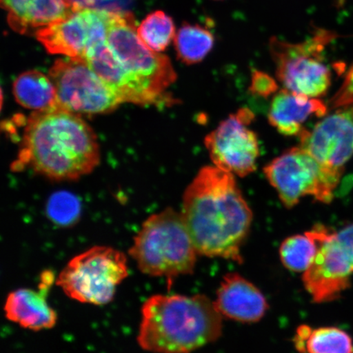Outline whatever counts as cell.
<instances>
[{"label":"cell","instance_id":"obj_1","mask_svg":"<svg viewBox=\"0 0 353 353\" xmlns=\"http://www.w3.org/2000/svg\"><path fill=\"white\" fill-rule=\"evenodd\" d=\"M181 213L198 254L243 262L241 248L253 214L234 174L202 168L185 190Z\"/></svg>","mask_w":353,"mask_h":353},{"label":"cell","instance_id":"obj_2","mask_svg":"<svg viewBox=\"0 0 353 353\" xmlns=\"http://www.w3.org/2000/svg\"><path fill=\"white\" fill-rule=\"evenodd\" d=\"M85 60L123 103H161L176 79L169 57L141 41L131 12H110L107 41L90 48Z\"/></svg>","mask_w":353,"mask_h":353},{"label":"cell","instance_id":"obj_3","mask_svg":"<svg viewBox=\"0 0 353 353\" xmlns=\"http://www.w3.org/2000/svg\"><path fill=\"white\" fill-rule=\"evenodd\" d=\"M94 130L77 113L60 108L35 112L26 121L13 170L25 168L48 179L74 181L99 165Z\"/></svg>","mask_w":353,"mask_h":353},{"label":"cell","instance_id":"obj_4","mask_svg":"<svg viewBox=\"0 0 353 353\" xmlns=\"http://www.w3.org/2000/svg\"><path fill=\"white\" fill-rule=\"evenodd\" d=\"M141 315L137 341L145 351L192 352L222 334V315L203 294L152 295L144 302Z\"/></svg>","mask_w":353,"mask_h":353},{"label":"cell","instance_id":"obj_5","mask_svg":"<svg viewBox=\"0 0 353 353\" xmlns=\"http://www.w3.org/2000/svg\"><path fill=\"white\" fill-rule=\"evenodd\" d=\"M129 254L143 274L170 282L192 274L198 253L182 213L168 208L144 221Z\"/></svg>","mask_w":353,"mask_h":353},{"label":"cell","instance_id":"obj_6","mask_svg":"<svg viewBox=\"0 0 353 353\" xmlns=\"http://www.w3.org/2000/svg\"><path fill=\"white\" fill-rule=\"evenodd\" d=\"M129 276L126 255L108 246H94L70 259L56 280L70 299L92 305L112 301Z\"/></svg>","mask_w":353,"mask_h":353},{"label":"cell","instance_id":"obj_7","mask_svg":"<svg viewBox=\"0 0 353 353\" xmlns=\"http://www.w3.org/2000/svg\"><path fill=\"white\" fill-rule=\"evenodd\" d=\"M334 34L317 29L312 37L300 43L276 37L269 41V51L276 65V76L286 90L319 99L331 85V72L324 63L323 52Z\"/></svg>","mask_w":353,"mask_h":353},{"label":"cell","instance_id":"obj_8","mask_svg":"<svg viewBox=\"0 0 353 353\" xmlns=\"http://www.w3.org/2000/svg\"><path fill=\"white\" fill-rule=\"evenodd\" d=\"M263 172L286 208H292L306 196L330 203L343 173L321 164L299 145L275 158Z\"/></svg>","mask_w":353,"mask_h":353},{"label":"cell","instance_id":"obj_9","mask_svg":"<svg viewBox=\"0 0 353 353\" xmlns=\"http://www.w3.org/2000/svg\"><path fill=\"white\" fill-rule=\"evenodd\" d=\"M319 249L303 282L313 301H332L350 286L353 272V223L339 232L316 225L310 231Z\"/></svg>","mask_w":353,"mask_h":353},{"label":"cell","instance_id":"obj_10","mask_svg":"<svg viewBox=\"0 0 353 353\" xmlns=\"http://www.w3.org/2000/svg\"><path fill=\"white\" fill-rule=\"evenodd\" d=\"M48 76L55 87L57 108L77 114H103L123 103L85 60L72 57L57 60Z\"/></svg>","mask_w":353,"mask_h":353},{"label":"cell","instance_id":"obj_11","mask_svg":"<svg viewBox=\"0 0 353 353\" xmlns=\"http://www.w3.org/2000/svg\"><path fill=\"white\" fill-rule=\"evenodd\" d=\"M110 12L76 1L72 14L37 30L35 37L50 54L85 60L91 48L107 41Z\"/></svg>","mask_w":353,"mask_h":353},{"label":"cell","instance_id":"obj_12","mask_svg":"<svg viewBox=\"0 0 353 353\" xmlns=\"http://www.w3.org/2000/svg\"><path fill=\"white\" fill-rule=\"evenodd\" d=\"M254 119L251 110L241 108L205 137V145L214 165L239 176L255 171L260 148L257 134L250 129Z\"/></svg>","mask_w":353,"mask_h":353},{"label":"cell","instance_id":"obj_13","mask_svg":"<svg viewBox=\"0 0 353 353\" xmlns=\"http://www.w3.org/2000/svg\"><path fill=\"white\" fill-rule=\"evenodd\" d=\"M301 147L321 164L342 170L353 157V105L336 108L299 136Z\"/></svg>","mask_w":353,"mask_h":353},{"label":"cell","instance_id":"obj_14","mask_svg":"<svg viewBox=\"0 0 353 353\" xmlns=\"http://www.w3.org/2000/svg\"><path fill=\"white\" fill-rule=\"evenodd\" d=\"M54 281H56L54 273L44 271L38 290L21 288L8 294L3 307L6 319L30 330L54 328L57 321V313L47 301L48 291Z\"/></svg>","mask_w":353,"mask_h":353},{"label":"cell","instance_id":"obj_15","mask_svg":"<svg viewBox=\"0 0 353 353\" xmlns=\"http://www.w3.org/2000/svg\"><path fill=\"white\" fill-rule=\"evenodd\" d=\"M214 303L221 315L244 323L261 320L268 309L261 291L237 273L223 277Z\"/></svg>","mask_w":353,"mask_h":353},{"label":"cell","instance_id":"obj_16","mask_svg":"<svg viewBox=\"0 0 353 353\" xmlns=\"http://www.w3.org/2000/svg\"><path fill=\"white\" fill-rule=\"evenodd\" d=\"M327 113L328 105L323 101L283 88L273 97L268 117L269 123L280 134L299 136L309 118L324 117Z\"/></svg>","mask_w":353,"mask_h":353},{"label":"cell","instance_id":"obj_17","mask_svg":"<svg viewBox=\"0 0 353 353\" xmlns=\"http://www.w3.org/2000/svg\"><path fill=\"white\" fill-rule=\"evenodd\" d=\"M13 94L22 107L41 112L57 108L56 90L50 76L39 70L20 74L13 83Z\"/></svg>","mask_w":353,"mask_h":353},{"label":"cell","instance_id":"obj_18","mask_svg":"<svg viewBox=\"0 0 353 353\" xmlns=\"http://www.w3.org/2000/svg\"><path fill=\"white\" fill-rule=\"evenodd\" d=\"M294 344L299 352L311 353H350L353 352L350 335L336 327L313 329L300 325Z\"/></svg>","mask_w":353,"mask_h":353},{"label":"cell","instance_id":"obj_19","mask_svg":"<svg viewBox=\"0 0 353 353\" xmlns=\"http://www.w3.org/2000/svg\"><path fill=\"white\" fill-rule=\"evenodd\" d=\"M215 39L208 28L199 24L185 23L174 39L176 56L187 65L201 63L214 46Z\"/></svg>","mask_w":353,"mask_h":353},{"label":"cell","instance_id":"obj_20","mask_svg":"<svg viewBox=\"0 0 353 353\" xmlns=\"http://www.w3.org/2000/svg\"><path fill=\"white\" fill-rule=\"evenodd\" d=\"M317 249L319 244L310 231L303 235L290 236L281 245V262L290 271L306 272L315 258Z\"/></svg>","mask_w":353,"mask_h":353},{"label":"cell","instance_id":"obj_21","mask_svg":"<svg viewBox=\"0 0 353 353\" xmlns=\"http://www.w3.org/2000/svg\"><path fill=\"white\" fill-rule=\"evenodd\" d=\"M138 34L149 50L161 52L174 41L176 28L172 17L164 12L156 11L145 17L139 25Z\"/></svg>","mask_w":353,"mask_h":353},{"label":"cell","instance_id":"obj_22","mask_svg":"<svg viewBox=\"0 0 353 353\" xmlns=\"http://www.w3.org/2000/svg\"><path fill=\"white\" fill-rule=\"evenodd\" d=\"M74 8L72 0H33L25 21L24 33L63 21L72 14Z\"/></svg>","mask_w":353,"mask_h":353},{"label":"cell","instance_id":"obj_23","mask_svg":"<svg viewBox=\"0 0 353 353\" xmlns=\"http://www.w3.org/2000/svg\"><path fill=\"white\" fill-rule=\"evenodd\" d=\"M81 213V203L72 194L57 192L47 205V214L52 222L61 226L76 223Z\"/></svg>","mask_w":353,"mask_h":353},{"label":"cell","instance_id":"obj_24","mask_svg":"<svg viewBox=\"0 0 353 353\" xmlns=\"http://www.w3.org/2000/svg\"><path fill=\"white\" fill-rule=\"evenodd\" d=\"M33 0H1L2 7L8 12V23L13 30L24 33L26 16Z\"/></svg>","mask_w":353,"mask_h":353},{"label":"cell","instance_id":"obj_25","mask_svg":"<svg viewBox=\"0 0 353 353\" xmlns=\"http://www.w3.org/2000/svg\"><path fill=\"white\" fill-rule=\"evenodd\" d=\"M250 91L255 95L268 99L269 96L276 94L278 85L275 79L268 74L255 70L251 79Z\"/></svg>","mask_w":353,"mask_h":353},{"label":"cell","instance_id":"obj_26","mask_svg":"<svg viewBox=\"0 0 353 353\" xmlns=\"http://www.w3.org/2000/svg\"><path fill=\"white\" fill-rule=\"evenodd\" d=\"M353 105V65L347 74L341 90L331 100V109H336L344 105Z\"/></svg>","mask_w":353,"mask_h":353},{"label":"cell","instance_id":"obj_27","mask_svg":"<svg viewBox=\"0 0 353 353\" xmlns=\"http://www.w3.org/2000/svg\"><path fill=\"white\" fill-rule=\"evenodd\" d=\"M214 1H223V0H214Z\"/></svg>","mask_w":353,"mask_h":353}]
</instances>
